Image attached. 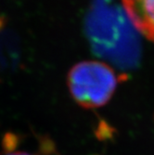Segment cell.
Returning <instances> with one entry per match:
<instances>
[{
    "instance_id": "cell-3",
    "label": "cell",
    "mask_w": 154,
    "mask_h": 155,
    "mask_svg": "<svg viewBox=\"0 0 154 155\" xmlns=\"http://www.w3.org/2000/svg\"><path fill=\"white\" fill-rule=\"evenodd\" d=\"M8 155H31V154L26 153V152H15V153H10Z\"/></svg>"
},
{
    "instance_id": "cell-2",
    "label": "cell",
    "mask_w": 154,
    "mask_h": 155,
    "mask_svg": "<svg viewBox=\"0 0 154 155\" xmlns=\"http://www.w3.org/2000/svg\"><path fill=\"white\" fill-rule=\"evenodd\" d=\"M122 3L136 29L154 43V0H122Z\"/></svg>"
},
{
    "instance_id": "cell-1",
    "label": "cell",
    "mask_w": 154,
    "mask_h": 155,
    "mask_svg": "<svg viewBox=\"0 0 154 155\" xmlns=\"http://www.w3.org/2000/svg\"><path fill=\"white\" fill-rule=\"evenodd\" d=\"M67 84L78 105L85 109H95L110 101L117 87L118 77L108 64L97 61H85L70 70Z\"/></svg>"
}]
</instances>
